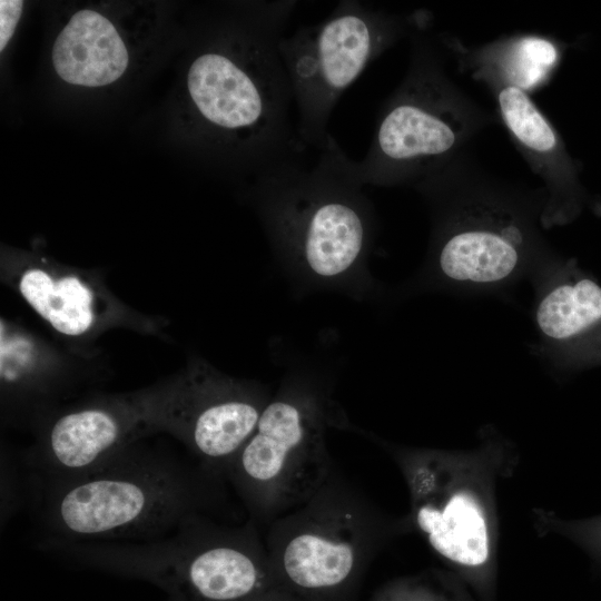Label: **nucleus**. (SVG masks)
<instances>
[{
  "label": "nucleus",
  "mask_w": 601,
  "mask_h": 601,
  "mask_svg": "<svg viewBox=\"0 0 601 601\" xmlns=\"http://www.w3.org/2000/svg\"><path fill=\"white\" fill-rule=\"evenodd\" d=\"M224 480L198 462L131 443L86 474L24 483V496L47 538L137 542L218 509Z\"/></svg>",
  "instance_id": "obj_1"
},
{
  "label": "nucleus",
  "mask_w": 601,
  "mask_h": 601,
  "mask_svg": "<svg viewBox=\"0 0 601 601\" xmlns=\"http://www.w3.org/2000/svg\"><path fill=\"white\" fill-rule=\"evenodd\" d=\"M352 159L332 136L319 158L259 175L263 218L277 257L305 280L344 286L365 272L375 219Z\"/></svg>",
  "instance_id": "obj_2"
},
{
  "label": "nucleus",
  "mask_w": 601,
  "mask_h": 601,
  "mask_svg": "<svg viewBox=\"0 0 601 601\" xmlns=\"http://www.w3.org/2000/svg\"><path fill=\"white\" fill-rule=\"evenodd\" d=\"M347 426L326 383L302 374L284 378L225 471L249 519L269 524L307 502L334 471L327 430Z\"/></svg>",
  "instance_id": "obj_3"
},
{
  "label": "nucleus",
  "mask_w": 601,
  "mask_h": 601,
  "mask_svg": "<svg viewBox=\"0 0 601 601\" xmlns=\"http://www.w3.org/2000/svg\"><path fill=\"white\" fill-rule=\"evenodd\" d=\"M385 534L380 514L334 470L307 502L268 524L264 542L283 590L308 601H342Z\"/></svg>",
  "instance_id": "obj_4"
},
{
  "label": "nucleus",
  "mask_w": 601,
  "mask_h": 601,
  "mask_svg": "<svg viewBox=\"0 0 601 601\" xmlns=\"http://www.w3.org/2000/svg\"><path fill=\"white\" fill-rule=\"evenodd\" d=\"M417 26V19L345 0L325 20L280 39L296 129L306 147L325 149L332 138L328 121L341 96L374 59Z\"/></svg>",
  "instance_id": "obj_5"
},
{
  "label": "nucleus",
  "mask_w": 601,
  "mask_h": 601,
  "mask_svg": "<svg viewBox=\"0 0 601 601\" xmlns=\"http://www.w3.org/2000/svg\"><path fill=\"white\" fill-rule=\"evenodd\" d=\"M431 48L415 42L408 72L382 106L365 157L352 159L363 186L420 183L442 173L469 121Z\"/></svg>",
  "instance_id": "obj_6"
},
{
  "label": "nucleus",
  "mask_w": 601,
  "mask_h": 601,
  "mask_svg": "<svg viewBox=\"0 0 601 601\" xmlns=\"http://www.w3.org/2000/svg\"><path fill=\"white\" fill-rule=\"evenodd\" d=\"M421 190L437 209L424 272L428 285L477 294L502 290L530 277L548 254L533 219L520 207L489 196L447 201Z\"/></svg>",
  "instance_id": "obj_7"
},
{
  "label": "nucleus",
  "mask_w": 601,
  "mask_h": 601,
  "mask_svg": "<svg viewBox=\"0 0 601 601\" xmlns=\"http://www.w3.org/2000/svg\"><path fill=\"white\" fill-rule=\"evenodd\" d=\"M411 494L412 519L432 550L485 598L492 590L493 541L486 502L460 473L455 456L434 450H398Z\"/></svg>",
  "instance_id": "obj_8"
},
{
  "label": "nucleus",
  "mask_w": 601,
  "mask_h": 601,
  "mask_svg": "<svg viewBox=\"0 0 601 601\" xmlns=\"http://www.w3.org/2000/svg\"><path fill=\"white\" fill-rule=\"evenodd\" d=\"M269 398L260 387L200 374L138 406L142 420L170 430L201 466L225 479Z\"/></svg>",
  "instance_id": "obj_9"
},
{
  "label": "nucleus",
  "mask_w": 601,
  "mask_h": 601,
  "mask_svg": "<svg viewBox=\"0 0 601 601\" xmlns=\"http://www.w3.org/2000/svg\"><path fill=\"white\" fill-rule=\"evenodd\" d=\"M534 354L560 368L601 362V286L546 254L533 270Z\"/></svg>",
  "instance_id": "obj_10"
},
{
  "label": "nucleus",
  "mask_w": 601,
  "mask_h": 601,
  "mask_svg": "<svg viewBox=\"0 0 601 601\" xmlns=\"http://www.w3.org/2000/svg\"><path fill=\"white\" fill-rule=\"evenodd\" d=\"M138 404L91 405L58 416L22 460L24 483L76 477L132 443Z\"/></svg>",
  "instance_id": "obj_11"
},
{
  "label": "nucleus",
  "mask_w": 601,
  "mask_h": 601,
  "mask_svg": "<svg viewBox=\"0 0 601 601\" xmlns=\"http://www.w3.org/2000/svg\"><path fill=\"white\" fill-rule=\"evenodd\" d=\"M128 51L114 24L92 10L76 12L57 37L52 63L65 81L99 87L119 79Z\"/></svg>",
  "instance_id": "obj_12"
},
{
  "label": "nucleus",
  "mask_w": 601,
  "mask_h": 601,
  "mask_svg": "<svg viewBox=\"0 0 601 601\" xmlns=\"http://www.w3.org/2000/svg\"><path fill=\"white\" fill-rule=\"evenodd\" d=\"M497 85L500 116L516 146L546 184L548 198L540 214L541 224L545 226L559 197L554 175L562 152L559 136L528 92L504 82L497 81Z\"/></svg>",
  "instance_id": "obj_13"
},
{
  "label": "nucleus",
  "mask_w": 601,
  "mask_h": 601,
  "mask_svg": "<svg viewBox=\"0 0 601 601\" xmlns=\"http://www.w3.org/2000/svg\"><path fill=\"white\" fill-rule=\"evenodd\" d=\"M19 289L27 303L55 329L65 335H80L93 322V295L76 276L53 278L38 268L26 270Z\"/></svg>",
  "instance_id": "obj_14"
},
{
  "label": "nucleus",
  "mask_w": 601,
  "mask_h": 601,
  "mask_svg": "<svg viewBox=\"0 0 601 601\" xmlns=\"http://www.w3.org/2000/svg\"><path fill=\"white\" fill-rule=\"evenodd\" d=\"M558 46L540 36H521L484 53V72L525 92L540 87L556 67Z\"/></svg>",
  "instance_id": "obj_15"
},
{
  "label": "nucleus",
  "mask_w": 601,
  "mask_h": 601,
  "mask_svg": "<svg viewBox=\"0 0 601 601\" xmlns=\"http://www.w3.org/2000/svg\"><path fill=\"white\" fill-rule=\"evenodd\" d=\"M372 601H460L421 579H404L382 588Z\"/></svg>",
  "instance_id": "obj_16"
},
{
  "label": "nucleus",
  "mask_w": 601,
  "mask_h": 601,
  "mask_svg": "<svg viewBox=\"0 0 601 601\" xmlns=\"http://www.w3.org/2000/svg\"><path fill=\"white\" fill-rule=\"evenodd\" d=\"M23 2L19 0L0 1V50L2 51L11 39L20 19Z\"/></svg>",
  "instance_id": "obj_17"
},
{
  "label": "nucleus",
  "mask_w": 601,
  "mask_h": 601,
  "mask_svg": "<svg viewBox=\"0 0 601 601\" xmlns=\"http://www.w3.org/2000/svg\"><path fill=\"white\" fill-rule=\"evenodd\" d=\"M582 532L584 540L595 550L601 552V518L593 522H589L588 525L585 524Z\"/></svg>",
  "instance_id": "obj_18"
},
{
  "label": "nucleus",
  "mask_w": 601,
  "mask_h": 601,
  "mask_svg": "<svg viewBox=\"0 0 601 601\" xmlns=\"http://www.w3.org/2000/svg\"><path fill=\"white\" fill-rule=\"evenodd\" d=\"M264 601H308L304 598L289 593L287 591H282Z\"/></svg>",
  "instance_id": "obj_19"
}]
</instances>
